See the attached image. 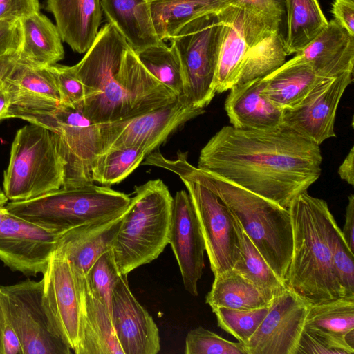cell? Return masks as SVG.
Instances as JSON below:
<instances>
[{"instance_id":"obj_33","label":"cell","mask_w":354,"mask_h":354,"mask_svg":"<svg viewBox=\"0 0 354 354\" xmlns=\"http://www.w3.org/2000/svg\"><path fill=\"white\" fill-rule=\"evenodd\" d=\"M305 326L354 341V296L310 305Z\"/></svg>"},{"instance_id":"obj_8","label":"cell","mask_w":354,"mask_h":354,"mask_svg":"<svg viewBox=\"0 0 354 354\" xmlns=\"http://www.w3.org/2000/svg\"><path fill=\"white\" fill-rule=\"evenodd\" d=\"M131 197L109 186L62 187L40 196L8 202L12 214L59 234L125 210Z\"/></svg>"},{"instance_id":"obj_34","label":"cell","mask_w":354,"mask_h":354,"mask_svg":"<svg viewBox=\"0 0 354 354\" xmlns=\"http://www.w3.org/2000/svg\"><path fill=\"white\" fill-rule=\"evenodd\" d=\"M135 53L145 68L177 97L183 100V68L175 48L171 45L168 46L164 41H161Z\"/></svg>"},{"instance_id":"obj_26","label":"cell","mask_w":354,"mask_h":354,"mask_svg":"<svg viewBox=\"0 0 354 354\" xmlns=\"http://www.w3.org/2000/svg\"><path fill=\"white\" fill-rule=\"evenodd\" d=\"M101 5L108 23L135 52L163 41L155 32L149 0H101Z\"/></svg>"},{"instance_id":"obj_42","label":"cell","mask_w":354,"mask_h":354,"mask_svg":"<svg viewBox=\"0 0 354 354\" xmlns=\"http://www.w3.org/2000/svg\"><path fill=\"white\" fill-rule=\"evenodd\" d=\"M0 354H23L6 299L0 287Z\"/></svg>"},{"instance_id":"obj_10","label":"cell","mask_w":354,"mask_h":354,"mask_svg":"<svg viewBox=\"0 0 354 354\" xmlns=\"http://www.w3.org/2000/svg\"><path fill=\"white\" fill-rule=\"evenodd\" d=\"M176 98L150 111L131 118L99 124L103 150L137 147L147 155L162 144L182 124L203 113Z\"/></svg>"},{"instance_id":"obj_14","label":"cell","mask_w":354,"mask_h":354,"mask_svg":"<svg viewBox=\"0 0 354 354\" xmlns=\"http://www.w3.org/2000/svg\"><path fill=\"white\" fill-rule=\"evenodd\" d=\"M41 281L42 301L51 330L75 353L80 341L81 308L75 275L68 260L53 251Z\"/></svg>"},{"instance_id":"obj_43","label":"cell","mask_w":354,"mask_h":354,"mask_svg":"<svg viewBox=\"0 0 354 354\" xmlns=\"http://www.w3.org/2000/svg\"><path fill=\"white\" fill-rule=\"evenodd\" d=\"M39 10V0H0V21L20 20Z\"/></svg>"},{"instance_id":"obj_16","label":"cell","mask_w":354,"mask_h":354,"mask_svg":"<svg viewBox=\"0 0 354 354\" xmlns=\"http://www.w3.org/2000/svg\"><path fill=\"white\" fill-rule=\"evenodd\" d=\"M309 307L288 288L274 297L259 328L243 344L247 354H297Z\"/></svg>"},{"instance_id":"obj_19","label":"cell","mask_w":354,"mask_h":354,"mask_svg":"<svg viewBox=\"0 0 354 354\" xmlns=\"http://www.w3.org/2000/svg\"><path fill=\"white\" fill-rule=\"evenodd\" d=\"M168 243L177 261L185 290L198 296V282L205 267V246L198 219L185 190L173 198Z\"/></svg>"},{"instance_id":"obj_6","label":"cell","mask_w":354,"mask_h":354,"mask_svg":"<svg viewBox=\"0 0 354 354\" xmlns=\"http://www.w3.org/2000/svg\"><path fill=\"white\" fill-rule=\"evenodd\" d=\"M173 197L160 180L135 187L112 246L118 270L127 275L157 259L168 244Z\"/></svg>"},{"instance_id":"obj_11","label":"cell","mask_w":354,"mask_h":354,"mask_svg":"<svg viewBox=\"0 0 354 354\" xmlns=\"http://www.w3.org/2000/svg\"><path fill=\"white\" fill-rule=\"evenodd\" d=\"M82 109L60 104L52 113L48 125V129L59 136L65 160L62 187L93 183L91 169L103 150L99 124L85 116Z\"/></svg>"},{"instance_id":"obj_48","label":"cell","mask_w":354,"mask_h":354,"mask_svg":"<svg viewBox=\"0 0 354 354\" xmlns=\"http://www.w3.org/2000/svg\"><path fill=\"white\" fill-rule=\"evenodd\" d=\"M354 147L353 146L339 167V177L351 185H354Z\"/></svg>"},{"instance_id":"obj_29","label":"cell","mask_w":354,"mask_h":354,"mask_svg":"<svg viewBox=\"0 0 354 354\" xmlns=\"http://www.w3.org/2000/svg\"><path fill=\"white\" fill-rule=\"evenodd\" d=\"M232 0H149L153 26L160 41L169 40L190 21L216 12Z\"/></svg>"},{"instance_id":"obj_23","label":"cell","mask_w":354,"mask_h":354,"mask_svg":"<svg viewBox=\"0 0 354 354\" xmlns=\"http://www.w3.org/2000/svg\"><path fill=\"white\" fill-rule=\"evenodd\" d=\"M45 8L54 16L62 41L73 51L86 53L99 31L101 0H46Z\"/></svg>"},{"instance_id":"obj_18","label":"cell","mask_w":354,"mask_h":354,"mask_svg":"<svg viewBox=\"0 0 354 354\" xmlns=\"http://www.w3.org/2000/svg\"><path fill=\"white\" fill-rule=\"evenodd\" d=\"M11 104L6 119L18 118L46 127L60 105L55 79L47 67H35L20 62L3 81Z\"/></svg>"},{"instance_id":"obj_5","label":"cell","mask_w":354,"mask_h":354,"mask_svg":"<svg viewBox=\"0 0 354 354\" xmlns=\"http://www.w3.org/2000/svg\"><path fill=\"white\" fill-rule=\"evenodd\" d=\"M327 203L307 191L290 204L292 250L285 283L310 305L346 296L327 243Z\"/></svg>"},{"instance_id":"obj_45","label":"cell","mask_w":354,"mask_h":354,"mask_svg":"<svg viewBox=\"0 0 354 354\" xmlns=\"http://www.w3.org/2000/svg\"><path fill=\"white\" fill-rule=\"evenodd\" d=\"M232 4L244 6L281 23L286 14L284 0H232Z\"/></svg>"},{"instance_id":"obj_12","label":"cell","mask_w":354,"mask_h":354,"mask_svg":"<svg viewBox=\"0 0 354 354\" xmlns=\"http://www.w3.org/2000/svg\"><path fill=\"white\" fill-rule=\"evenodd\" d=\"M23 354H70L72 350L51 330L42 301L41 279L0 286Z\"/></svg>"},{"instance_id":"obj_13","label":"cell","mask_w":354,"mask_h":354,"mask_svg":"<svg viewBox=\"0 0 354 354\" xmlns=\"http://www.w3.org/2000/svg\"><path fill=\"white\" fill-rule=\"evenodd\" d=\"M182 181L192 201L214 275L233 268L240 259L233 214L205 185L190 180Z\"/></svg>"},{"instance_id":"obj_35","label":"cell","mask_w":354,"mask_h":354,"mask_svg":"<svg viewBox=\"0 0 354 354\" xmlns=\"http://www.w3.org/2000/svg\"><path fill=\"white\" fill-rule=\"evenodd\" d=\"M143 149L137 147L113 148L100 154L91 169L93 182L109 186L126 178L145 156Z\"/></svg>"},{"instance_id":"obj_7","label":"cell","mask_w":354,"mask_h":354,"mask_svg":"<svg viewBox=\"0 0 354 354\" xmlns=\"http://www.w3.org/2000/svg\"><path fill=\"white\" fill-rule=\"evenodd\" d=\"M64 178L59 135L32 123L19 129L3 172V191L8 201L28 200L59 189Z\"/></svg>"},{"instance_id":"obj_21","label":"cell","mask_w":354,"mask_h":354,"mask_svg":"<svg viewBox=\"0 0 354 354\" xmlns=\"http://www.w3.org/2000/svg\"><path fill=\"white\" fill-rule=\"evenodd\" d=\"M127 209L63 232L57 236L54 251L63 254L75 272L86 276L95 260L112 249Z\"/></svg>"},{"instance_id":"obj_24","label":"cell","mask_w":354,"mask_h":354,"mask_svg":"<svg viewBox=\"0 0 354 354\" xmlns=\"http://www.w3.org/2000/svg\"><path fill=\"white\" fill-rule=\"evenodd\" d=\"M73 272L81 308L80 341L75 353L124 354L117 339L110 313L93 294L85 276Z\"/></svg>"},{"instance_id":"obj_38","label":"cell","mask_w":354,"mask_h":354,"mask_svg":"<svg viewBox=\"0 0 354 354\" xmlns=\"http://www.w3.org/2000/svg\"><path fill=\"white\" fill-rule=\"evenodd\" d=\"M120 275L111 249L95 260L85 276L93 294L104 304L111 317L112 292Z\"/></svg>"},{"instance_id":"obj_44","label":"cell","mask_w":354,"mask_h":354,"mask_svg":"<svg viewBox=\"0 0 354 354\" xmlns=\"http://www.w3.org/2000/svg\"><path fill=\"white\" fill-rule=\"evenodd\" d=\"M21 42L20 21H0V57L19 51Z\"/></svg>"},{"instance_id":"obj_17","label":"cell","mask_w":354,"mask_h":354,"mask_svg":"<svg viewBox=\"0 0 354 354\" xmlns=\"http://www.w3.org/2000/svg\"><path fill=\"white\" fill-rule=\"evenodd\" d=\"M353 75V72H347L322 77L298 105L283 110L282 124L319 145L335 137L337 107Z\"/></svg>"},{"instance_id":"obj_31","label":"cell","mask_w":354,"mask_h":354,"mask_svg":"<svg viewBox=\"0 0 354 354\" xmlns=\"http://www.w3.org/2000/svg\"><path fill=\"white\" fill-rule=\"evenodd\" d=\"M286 55L296 54L310 43L326 26L328 20L317 0H284Z\"/></svg>"},{"instance_id":"obj_27","label":"cell","mask_w":354,"mask_h":354,"mask_svg":"<svg viewBox=\"0 0 354 354\" xmlns=\"http://www.w3.org/2000/svg\"><path fill=\"white\" fill-rule=\"evenodd\" d=\"M20 21L22 42L19 62L35 67H46L63 59L64 50L59 30L40 12Z\"/></svg>"},{"instance_id":"obj_37","label":"cell","mask_w":354,"mask_h":354,"mask_svg":"<svg viewBox=\"0 0 354 354\" xmlns=\"http://www.w3.org/2000/svg\"><path fill=\"white\" fill-rule=\"evenodd\" d=\"M269 306L251 310L218 307L212 311L216 315L218 326L243 344L259 328L267 315Z\"/></svg>"},{"instance_id":"obj_50","label":"cell","mask_w":354,"mask_h":354,"mask_svg":"<svg viewBox=\"0 0 354 354\" xmlns=\"http://www.w3.org/2000/svg\"><path fill=\"white\" fill-rule=\"evenodd\" d=\"M10 104V97L3 84L0 88V121L6 120Z\"/></svg>"},{"instance_id":"obj_30","label":"cell","mask_w":354,"mask_h":354,"mask_svg":"<svg viewBox=\"0 0 354 354\" xmlns=\"http://www.w3.org/2000/svg\"><path fill=\"white\" fill-rule=\"evenodd\" d=\"M205 301L212 310L218 307L251 310L270 304L251 281L234 268L214 276Z\"/></svg>"},{"instance_id":"obj_32","label":"cell","mask_w":354,"mask_h":354,"mask_svg":"<svg viewBox=\"0 0 354 354\" xmlns=\"http://www.w3.org/2000/svg\"><path fill=\"white\" fill-rule=\"evenodd\" d=\"M233 218L240 249V259L233 268L251 281L271 302L288 288L286 283L272 270L234 214Z\"/></svg>"},{"instance_id":"obj_9","label":"cell","mask_w":354,"mask_h":354,"mask_svg":"<svg viewBox=\"0 0 354 354\" xmlns=\"http://www.w3.org/2000/svg\"><path fill=\"white\" fill-rule=\"evenodd\" d=\"M217 12L200 16L184 25L169 41L183 68V100L204 109L212 100L217 66L221 24Z\"/></svg>"},{"instance_id":"obj_36","label":"cell","mask_w":354,"mask_h":354,"mask_svg":"<svg viewBox=\"0 0 354 354\" xmlns=\"http://www.w3.org/2000/svg\"><path fill=\"white\" fill-rule=\"evenodd\" d=\"M327 243L346 296H354V253L348 246L329 208L325 212Z\"/></svg>"},{"instance_id":"obj_41","label":"cell","mask_w":354,"mask_h":354,"mask_svg":"<svg viewBox=\"0 0 354 354\" xmlns=\"http://www.w3.org/2000/svg\"><path fill=\"white\" fill-rule=\"evenodd\" d=\"M46 67L55 79L60 96V104L82 108L85 88L77 76L74 66L55 64Z\"/></svg>"},{"instance_id":"obj_47","label":"cell","mask_w":354,"mask_h":354,"mask_svg":"<svg viewBox=\"0 0 354 354\" xmlns=\"http://www.w3.org/2000/svg\"><path fill=\"white\" fill-rule=\"evenodd\" d=\"M346 208L345 223L342 230V235L351 251L354 250V196L351 194Z\"/></svg>"},{"instance_id":"obj_46","label":"cell","mask_w":354,"mask_h":354,"mask_svg":"<svg viewBox=\"0 0 354 354\" xmlns=\"http://www.w3.org/2000/svg\"><path fill=\"white\" fill-rule=\"evenodd\" d=\"M334 19L348 34L354 37V1L353 0H334L332 5Z\"/></svg>"},{"instance_id":"obj_2","label":"cell","mask_w":354,"mask_h":354,"mask_svg":"<svg viewBox=\"0 0 354 354\" xmlns=\"http://www.w3.org/2000/svg\"><path fill=\"white\" fill-rule=\"evenodd\" d=\"M73 66L85 88L82 111L98 124L145 113L177 98L145 68L109 23Z\"/></svg>"},{"instance_id":"obj_4","label":"cell","mask_w":354,"mask_h":354,"mask_svg":"<svg viewBox=\"0 0 354 354\" xmlns=\"http://www.w3.org/2000/svg\"><path fill=\"white\" fill-rule=\"evenodd\" d=\"M217 15L221 30L216 93L262 79L284 64L287 55L281 22L235 4Z\"/></svg>"},{"instance_id":"obj_39","label":"cell","mask_w":354,"mask_h":354,"mask_svg":"<svg viewBox=\"0 0 354 354\" xmlns=\"http://www.w3.org/2000/svg\"><path fill=\"white\" fill-rule=\"evenodd\" d=\"M354 341L306 327L300 337L297 354H353Z\"/></svg>"},{"instance_id":"obj_15","label":"cell","mask_w":354,"mask_h":354,"mask_svg":"<svg viewBox=\"0 0 354 354\" xmlns=\"http://www.w3.org/2000/svg\"><path fill=\"white\" fill-rule=\"evenodd\" d=\"M58 235L0 207V260L12 271L43 274Z\"/></svg>"},{"instance_id":"obj_20","label":"cell","mask_w":354,"mask_h":354,"mask_svg":"<svg viewBox=\"0 0 354 354\" xmlns=\"http://www.w3.org/2000/svg\"><path fill=\"white\" fill-rule=\"evenodd\" d=\"M127 276L120 275L111 298V321L119 344L124 354H157L158 328L133 296Z\"/></svg>"},{"instance_id":"obj_22","label":"cell","mask_w":354,"mask_h":354,"mask_svg":"<svg viewBox=\"0 0 354 354\" xmlns=\"http://www.w3.org/2000/svg\"><path fill=\"white\" fill-rule=\"evenodd\" d=\"M291 59L308 64L322 77L353 73L354 37L333 19Z\"/></svg>"},{"instance_id":"obj_51","label":"cell","mask_w":354,"mask_h":354,"mask_svg":"<svg viewBox=\"0 0 354 354\" xmlns=\"http://www.w3.org/2000/svg\"><path fill=\"white\" fill-rule=\"evenodd\" d=\"M8 202V199L6 196L3 189L0 187V207L6 206Z\"/></svg>"},{"instance_id":"obj_28","label":"cell","mask_w":354,"mask_h":354,"mask_svg":"<svg viewBox=\"0 0 354 354\" xmlns=\"http://www.w3.org/2000/svg\"><path fill=\"white\" fill-rule=\"evenodd\" d=\"M322 77L308 64L290 59L263 78V93L279 108L292 109L306 97Z\"/></svg>"},{"instance_id":"obj_49","label":"cell","mask_w":354,"mask_h":354,"mask_svg":"<svg viewBox=\"0 0 354 354\" xmlns=\"http://www.w3.org/2000/svg\"><path fill=\"white\" fill-rule=\"evenodd\" d=\"M19 51L0 57V88L8 75L12 71L19 59Z\"/></svg>"},{"instance_id":"obj_40","label":"cell","mask_w":354,"mask_h":354,"mask_svg":"<svg viewBox=\"0 0 354 354\" xmlns=\"http://www.w3.org/2000/svg\"><path fill=\"white\" fill-rule=\"evenodd\" d=\"M185 353L247 354L243 344L229 341L202 326H198L187 333Z\"/></svg>"},{"instance_id":"obj_1","label":"cell","mask_w":354,"mask_h":354,"mask_svg":"<svg viewBox=\"0 0 354 354\" xmlns=\"http://www.w3.org/2000/svg\"><path fill=\"white\" fill-rule=\"evenodd\" d=\"M319 145L281 124L222 127L201 150L198 168L288 208L320 176Z\"/></svg>"},{"instance_id":"obj_25","label":"cell","mask_w":354,"mask_h":354,"mask_svg":"<svg viewBox=\"0 0 354 354\" xmlns=\"http://www.w3.org/2000/svg\"><path fill=\"white\" fill-rule=\"evenodd\" d=\"M263 78L234 85L225 102L231 126L243 130L266 129L282 124L283 110L263 93Z\"/></svg>"},{"instance_id":"obj_3","label":"cell","mask_w":354,"mask_h":354,"mask_svg":"<svg viewBox=\"0 0 354 354\" xmlns=\"http://www.w3.org/2000/svg\"><path fill=\"white\" fill-rule=\"evenodd\" d=\"M144 164L167 169L181 180L199 183L212 191L238 219L272 270L285 281L292 250L288 208L193 166L187 161L186 154L180 151L174 160L167 159L159 152H151Z\"/></svg>"}]
</instances>
